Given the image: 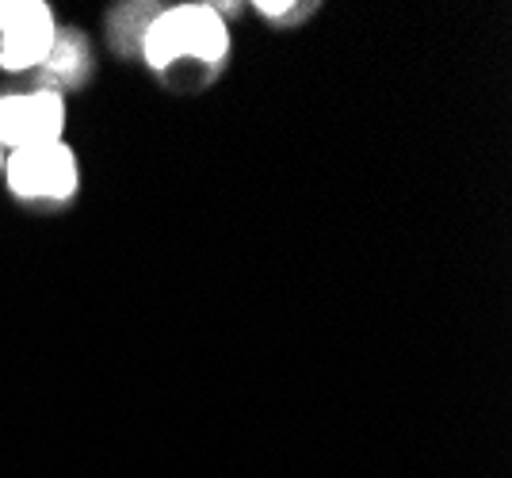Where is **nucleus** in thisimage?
<instances>
[{"instance_id":"obj_1","label":"nucleus","mask_w":512,"mask_h":478,"mask_svg":"<svg viewBox=\"0 0 512 478\" xmlns=\"http://www.w3.org/2000/svg\"><path fill=\"white\" fill-rule=\"evenodd\" d=\"M138 50L153 73H176V69L211 73L230 54V27L214 4H172L150 12L138 35Z\"/></svg>"},{"instance_id":"obj_2","label":"nucleus","mask_w":512,"mask_h":478,"mask_svg":"<svg viewBox=\"0 0 512 478\" xmlns=\"http://www.w3.org/2000/svg\"><path fill=\"white\" fill-rule=\"evenodd\" d=\"M4 184L20 203H69L77 196L81 169H77V153L69 150V142H43V146H27L12 150L4 157Z\"/></svg>"},{"instance_id":"obj_3","label":"nucleus","mask_w":512,"mask_h":478,"mask_svg":"<svg viewBox=\"0 0 512 478\" xmlns=\"http://www.w3.org/2000/svg\"><path fill=\"white\" fill-rule=\"evenodd\" d=\"M69 111L65 96L46 85L0 92V146L4 153L43 146V142H62Z\"/></svg>"},{"instance_id":"obj_4","label":"nucleus","mask_w":512,"mask_h":478,"mask_svg":"<svg viewBox=\"0 0 512 478\" xmlns=\"http://www.w3.org/2000/svg\"><path fill=\"white\" fill-rule=\"evenodd\" d=\"M58 39V20L46 0H0V69L31 73Z\"/></svg>"},{"instance_id":"obj_5","label":"nucleus","mask_w":512,"mask_h":478,"mask_svg":"<svg viewBox=\"0 0 512 478\" xmlns=\"http://www.w3.org/2000/svg\"><path fill=\"white\" fill-rule=\"evenodd\" d=\"M39 73H43V85L54 88V92H62L65 85H81L92 73V54H88L85 35L58 27V39L50 46V54L39 66Z\"/></svg>"},{"instance_id":"obj_6","label":"nucleus","mask_w":512,"mask_h":478,"mask_svg":"<svg viewBox=\"0 0 512 478\" xmlns=\"http://www.w3.org/2000/svg\"><path fill=\"white\" fill-rule=\"evenodd\" d=\"M4 157H8V153H4V146H0V173H4Z\"/></svg>"}]
</instances>
